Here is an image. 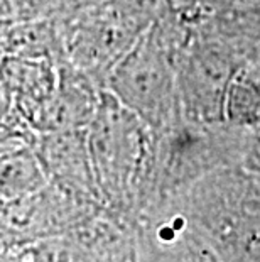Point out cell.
<instances>
[{"instance_id": "4", "label": "cell", "mask_w": 260, "mask_h": 262, "mask_svg": "<svg viewBox=\"0 0 260 262\" xmlns=\"http://www.w3.org/2000/svg\"><path fill=\"white\" fill-rule=\"evenodd\" d=\"M253 58L226 37L198 24L178 66L182 119L193 124L225 122V97L235 71Z\"/></svg>"}, {"instance_id": "2", "label": "cell", "mask_w": 260, "mask_h": 262, "mask_svg": "<svg viewBox=\"0 0 260 262\" xmlns=\"http://www.w3.org/2000/svg\"><path fill=\"white\" fill-rule=\"evenodd\" d=\"M86 141L100 200L124 208L149 168L154 132L140 117L102 88Z\"/></svg>"}, {"instance_id": "5", "label": "cell", "mask_w": 260, "mask_h": 262, "mask_svg": "<svg viewBox=\"0 0 260 262\" xmlns=\"http://www.w3.org/2000/svg\"><path fill=\"white\" fill-rule=\"evenodd\" d=\"M58 81L46 102L31 117L37 134L86 129L95 115L102 86L66 61H56Z\"/></svg>"}, {"instance_id": "7", "label": "cell", "mask_w": 260, "mask_h": 262, "mask_svg": "<svg viewBox=\"0 0 260 262\" xmlns=\"http://www.w3.org/2000/svg\"><path fill=\"white\" fill-rule=\"evenodd\" d=\"M48 183L34 147L17 146L0 152V202L26 198L41 191Z\"/></svg>"}, {"instance_id": "9", "label": "cell", "mask_w": 260, "mask_h": 262, "mask_svg": "<svg viewBox=\"0 0 260 262\" xmlns=\"http://www.w3.org/2000/svg\"><path fill=\"white\" fill-rule=\"evenodd\" d=\"M76 0H0V9L10 22L53 19Z\"/></svg>"}, {"instance_id": "8", "label": "cell", "mask_w": 260, "mask_h": 262, "mask_svg": "<svg viewBox=\"0 0 260 262\" xmlns=\"http://www.w3.org/2000/svg\"><path fill=\"white\" fill-rule=\"evenodd\" d=\"M225 124L239 129L260 127V68L252 61L235 71L225 97Z\"/></svg>"}, {"instance_id": "6", "label": "cell", "mask_w": 260, "mask_h": 262, "mask_svg": "<svg viewBox=\"0 0 260 262\" xmlns=\"http://www.w3.org/2000/svg\"><path fill=\"white\" fill-rule=\"evenodd\" d=\"M32 147L49 181L91 202L100 200L88 152L86 129L37 134Z\"/></svg>"}, {"instance_id": "1", "label": "cell", "mask_w": 260, "mask_h": 262, "mask_svg": "<svg viewBox=\"0 0 260 262\" xmlns=\"http://www.w3.org/2000/svg\"><path fill=\"white\" fill-rule=\"evenodd\" d=\"M195 36L190 22L171 12L149 27L130 51L110 70L103 88L160 132L182 119L178 66Z\"/></svg>"}, {"instance_id": "3", "label": "cell", "mask_w": 260, "mask_h": 262, "mask_svg": "<svg viewBox=\"0 0 260 262\" xmlns=\"http://www.w3.org/2000/svg\"><path fill=\"white\" fill-rule=\"evenodd\" d=\"M54 19L61 46L56 61H66L102 88L110 70L147 31L108 0H78Z\"/></svg>"}]
</instances>
